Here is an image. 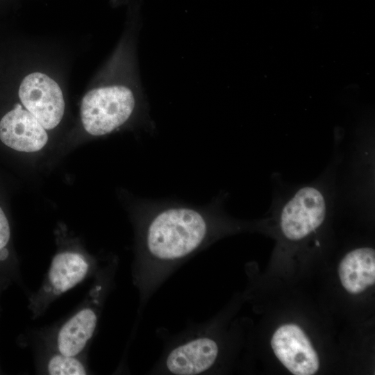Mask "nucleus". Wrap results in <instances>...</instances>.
I'll list each match as a JSON object with an SVG mask.
<instances>
[{
  "label": "nucleus",
  "mask_w": 375,
  "mask_h": 375,
  "mask_svg": "<svg viewBox=\"0 0 375 375\" xmlns=\"http://www.w3.org/2000/svg\"><path fill=\"white\" fill-rule=\"evenodd\" d=\"M45 370L51 375H83L88 374L87 367L81 356H68L54 352L45 364Z\"/></svg>",
  "instance_id": "10"
},
{
  "label": "nucleus",
  "mask_w": 375,
  "mask_h": 375,
  "mask_svg": "<svg viewBox=\"0 0 375 375\" xmlns=\"http://www.w3.org/2000/svg\"><path fill=\"white\" fill-rule=\"evenodd\" d=\"M116 265H107L97 272L87 300L59 328L55 337V351L79 356L92 338L101 311L114 276Z\"/></svg>",
  "instance_id": "2"
},
{
  "label": "nucleus",
  "mask_w": 375,
  "mask_h": 375,
  "mask_svg": "<svg viewBox=\"0 0 375 375\" xmlns=\"http://www.w3.org/2000/svg\"><path fill=\"white\" fill-rule=\"evenodd\" d=\"M0 140L16 151L35 152L44 147L48 136L40 122L17 104L0 121Z\"/></svg>",
  "instance_id": "8"
},
{
  "label": "nucleus",
  "mask_w": 375,
  "mask_h": 375,
  "mask_svg": "<svg viewBox=\"0 0 375 375\" xmlns=\"http://www.w3.org/2000/svg\"><path fill=\"white\" fill-rule=\"evenodd\" d=\"M223 199L205 206L147 200L138 222L133 279L144 306L182 264L228 230Z\"/></svg>",
  "instance_id": "1"
},
{
  "label": "nucleus",
  "mask_w": 375,
  "mask_h": 375,
  "mask_svg": "<svg viewBox=\"0 0 375 375\" xmlns=\"http://www.w3.org/2000/svg\"><path fill=\"white\" fill-rule=\"evenodd\" d=\"M19 97L44 128L52 129L60 123L65 108L62 92L47 75L34 72L26 76L20 84Z\"/></svg>",
  "instance_id": "6"
},
{
  "label": "nucleus",
  "mask_w": 375,
  "mask_h": 375,
  "mask_svg": "<svg viewBox=\"0 0 375 375\" xmlns=\"http://www.w3.org/2000/svg\"><path fill=\"white\" fill-rule=\"evenodd\" d=\"M138 106V96L128 86L112 85L94 88L83 97L81 116L90 135L108 134L127 122Z\"/></svg>",
  "instance_id": "3"
},
{
  "label": "nucleus",
  "mask_w": 375,
  "mask_h": 375,
  "mask_svg": "<svg viewBox=\"0 0 375 375\" xmlns=\"http://www.w3.org/2000/svg\"><path fill=\"white\" fill-rule=\"evenodd\" d=\"M338 276L344 289L358 294L375 283V251L360 247L348 252L340 260Z\"/></svg>",
  "instance_id": "9"
},
{
  "label": "nucleus",
  "mask_w": 375,
  "mask_h": 375,
  "mask_svg": "<svg viewBox=\"0 0 375 375\" xmlns=\"http://www.w3.org/2000/svg\"><path fill=\"white\" fill-rule=\"evenodd\" d=\"M272 349L279 361L294 375H313L319 358L309 338L295 324L279 326L271 339Z\"/></svg>",
  "instance_id": "7"
},
{
  "label": "nucleus",
  "mask_w": 375,
  "mask_h": 375,
  "mask_svg": "<svg viewBox=\"0 0 375 375\" xmlns=\"http://www.w3.org/2000/svg\"><path fill=\"white\" fill-rule=\"evenodd\" d=\"M10 235V226L5 213L0 207V249L6 247Z\"/></svg>",
  "instance_id": "11"
},
{
  "label": "nucleus",
  "mask_w": 375,
  "mask_h": 375,
  "mask_svg": "<svg viewBox=\"0 0 375 375\" xmlns=\"http://www.w3.org/2000/svg\"><path fill=\"white\" fill-rule=\"evenodd\" d=\"M96 267L81 253L68 250L56 253L40 288L30 297L32 317L42 315L53 301L82 282Z\"/></svg>",
  "instance_id": "5"
},
{
  "label": "nucleus",
  "mask_w": 375,
  "mask_h": 375,
  "mask_svg": "<svg viewBox=\"0 0 375 375\" xmlns=\"http://www.w3.org/2000/svg\"><path fill=\"white\" fill-rule=\"evenodd\" d=\"M279 206L278 224L283 237L298 242L315 233L323 225L330 200L324 188L313 183L298 188Z\"/></svg>",
  "instance_id": "4"
},
{
  "label": "nucleus",
  "mask_w": 375,
  "mask_h": 375,
  "mask_svg": "<svg viewBox=\"0 0 375 375\" xmlns=\"http://www.w3.org/2000/svg\"><path fill=\"white\" fill-rule=\"evenodd\" d=\"M8 250L7 248L3 247L0 249V260H6L8 256Z\"/></svg>",
  "instance_id": "12"
}]
</instances>
